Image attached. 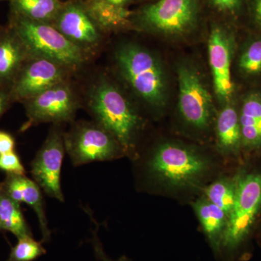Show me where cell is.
<instances>
[{
    "label": "cell",
    "mask_w": 261,
    "mask_h": 261,
    "mask_svg": "<svg viewBox=\"0 0 261 261\" xmlns=\"http://www.w3.org/2000/svg\"><path fill=\"white\" fill-rule=\"evenodd\" d=\"M207 169V161L201 154L175 143L159 146L146 163L150 177L178 188L193 185Z\"/></svg>",
    "instance_id": "cell-5"
},
{
    "label": "cell",
    "mask_w": 261,
    "mask_h": 261,
    "mask_svg": "<svg viewBox=\"0 0 261 261\" xmlns=\"http://www.w3.org/2000/svg\"><path fill=\"white\" fill-rule=\"evenodd\" d=\"M27 49L13 29L0 30V87L9 91L28 59Z\"/></svg>",
    "instance_id": "cell-16"
},
{
    "label": "cell",
    "mask_w": 261,
    "mask_h": 261,
    "mask_svg": "<svg viewBox=\"0 0 261 261\" xmlns=\"http://www.w3.org/2000/svg\"><path fill=\"white\" fill-rule=\"evenodd\" d=\"M84 8L101 32L119 30L133 23V12L106 0H89Z\"/></svg>",
    "instance_id": "cell-17"
},
{
    "label": "cell",
    "mask_w": 261,
    "mask_h": 261,
    "mask_svg": "<svg viewBox=\"0 0 261 261\" xmlns=\"http://www.w3.org/2000/svg\"><path fill=\"white\" fill-rule=\"evenodd\" d=\"M92 245H93L94 252H95L96 257L101 261H130L129 259L126 257H121L118 260H112L109 258L106 255V252L103 250L102 244L99 241V238L97 237V231H93V238H92Z\"/></svg>",
    "instance_id": "cell-28"
},
{
    "label": "cell",
    "mask_w": 261,
    "mask_h": 261,
    "mask_svg": "<svg viewBox=\"0 0 261 261\" xmlns=\"http://www.w3.org/2000/svg\"><path fill=\"white\" fill-rule=\"evenodd\" d=\"M65 152L64 133L61 124H53L47 139L31 163L34 181L49 197L62 202L65 201L61 185Z\"/></svg>",
    "instance_id": "cell-9"
},
{
    "label": "cell",
    "mask_w": 261,
    "mask_h": 261,
    "mask_svg": "<svg viewBox=\"0 0 261 261\" xmlns=\"http://www.w3.org/2000/svg\"><path fill=\"white\" fill-rule=\"evenodd\" d=\"M68 71L51 60L29 56L10 87L12 102H25L57 84L66 82Z\"/></svg>",
    "instance_id": "cell-12"
},
{
    "label": "cell",
    "mask_w": 261,
    "mask_h": 261,
    "mask_svg": "<svg viewBox=\"0 0 261 261\" xmlns=\"http://www.w3.org/2000/svg\"><path fill=\"white\" fill-rule=\"evenodd\" d=\"M261 211V173L239 174L236 200L228 215L220 252L233 253L246 243Z\"/></svg>",
    "instance_id": "cell-4"
},
{
    "label": "cell",
    "mask_w": 261,
    "mask_h": 261,
    "mask_svg": "<svg viewBox=\"0 0 261 261\" xmlns=\"http://www.w3.org/2000/svg\"><path fill=\"white\" fill-rule=\"evenodd\" d=\"M10 27L23 43L29 56L47 58L68 70L77 69L85 61L86 53L50 23L13 15Z\"/></svg>",
    "instance_id": "cell-3"
},
{
    "label": "cell",
    "mask_w": 261,
    "mask_h": 261,
    "mask_svg": "<svg viewBox=\"0 0 261 261\" xmlns=\"http://www.w3.org/2000/svg\"><path fill=\"white\" fill-rule=\"evenodd\" d=\"M88 106L94 121L115 137L123 152H133L141 118L121 91L102 79L91 90Z\"/></svg>",
    "instance_id": "cell-1"
},
{
    "label": "cell",
    "mask_w": 261,
    "mask_h": 261,
    "mask_svg": "<svg viewBox=\"0 0 261 261\" xmlns=\"http://www.w3.org/2000/svg\"><path fill=\"white\" fill-rule=\"evenodd\" d=\"M234 33L221 24H214L208 39L209 63L216 95L222 102H232L235 84L231 64L236 51Z\"/></svg>",
    "instance_id": "cell-11"
},
{
    "label": "cell",
    "mask_w": 261,
    "mask_h": 261,
    "mask_svg": "<svg viewBox=\"0 0 261 261\" xmlns=\"http://www.w3.org/2000/svg\"><path fill=\"white\" fill-rule=\"evenodd\" d=\"M200 0H158L134 15L141 28L167 37H181L200 23Z\"/></svg>",
    "instance_id": "cell-6"
},
{
    "label": "cell",
    "mask_w": 261,
    "mask_h": 261,
    "mask_svg": "<svg viewBox=\"0 0 261 261\" xmlns=\"http://www.w3.org/2000/svg\"><path fill=\"white\" fill-rule=\"evenodd\" d=\"M116 60L121 76L138 97L152 107H163L167 97L166 74L153 53L135 44L121 46Z\"/></svg>",
    "instance_id": "cell-2"
},
{
    "label": "cell",
    "mask_w": 261,
    "mask_h": 261,
    "mask_svg": "<svg viewBox=\"0 0 261 261\" xmlns=\"http://www.w3.org/2000/svg\"><path fill=\"white\" fill-rule=\"evenodd\" d=\"M1 185L15 202L27 204L35 212L39 220L43 243L50 240L51 231L48 226L47 214L40 187L25 175L7 173Z\"/></svg>",
    "instance_id": "cell-14"
},
{
    "label": "cell",
    "mask_w": 261,
    "mask_h": 261,
    "mask_svg": "<svg viewBox=\"0 0 261 261\" xmlns=\"http://www.w3.org/2000/svg\"><path fill=\"white\" fill-rule=\"evenodd\" d=\"M192 206L211 247L219 253L228 215L205 197L196 200Z\"/></svg>",
    "instance_id": "cell-20"
},
{
    "label": "cell",
    "mask_w": 261,
    "mask_h": 261,
    "mask_svg": "<svg viewBox=\"0 0 261 261\" xmlns=\"http://www.w3.org/2000/svg\"><path fill=\"white\" fill-rule=\"evenodd\" d=\"M63 5L59 0H11L10 8L13 15L51 23Z\"/></svg>",
    "instance_id": "cell-21"
},
{
    "label": "cell",
    "mask_w": 261,
    "mask_h": 261,
    "mask_svg": "<svg viewBox=\"0 0 261 261\" xmlns=\"http://www.w3.org/2000/svg\"><path fill=\"white\" fill-rule=\"evenodd\" d=\"M51 24L86 54L96 49L101 42L100 29L84 5H63Z\"/></svg>",
    "instance_id": "cell-13"
},
{
    "label": "cell",
    "mask_w": 261,
    "mask_h": 261,
    "mask_svg": "<svg viewBox=\"0 0 261 261\" xmlns=\"http://www.w3.org/2000/svg\"><path fill=\"white\" fill-rule=\"evenodd\" d=\"M12 101L10 99L9 91L0 87V118L8 109Z\"/></svg>",
    "instance_id": "cell-30"
},
{
    "label": "cell",
    "mask_w": 261,
    "mask_h": 261,
    "mask_svg": "<svg viewBox=\"0 0 261 261\" xmlns=\"http://www.w3.org/2000/svg\"><path fill=\"white\" fill-rule=\"evenodd\" d=\"M246 0H207L211 9L231 20H238L244 15Z\"/></svg>",
    "instance_id": "cell-25"
},
{
    "label": "cell",
    "mask_w": 261,
    "mask_h": 261,
    "mask_svg": "<svg viewBox=\"0 0 261 261\" xmlns=\"http://www.w3.org/2000/svg\"><path fill=\"white\" fill-rule=\"evenodd\" d=\"M244 15L251 31L261 33V0H246Z\"/></svg>",
    "instance_id": "cell-27"
},
{
    "label": "cell",
    "mask_w": 261,
    "mask_h": 261,
    "mask_svg": "<svg viewBox=\"0 0 261 261\" xmlns=\"http://www.w3.org/2000/svg\"><path fill=\"white\" fill-rule=\"evenodd\" d=\"M65 151L77 166L111 161L124 153L111 133L95 121H79L64 133Z\"/></svg>",
    "instance_id": "cell-7"
},
{
    "label": "cell",
    "mask_w": 261,
    "mask_h": 261,
    "mask_svg": "<svg viewBox=\"0 0 261 261\" xmlns=\"http://www.w3.org/2000/svg\"><path fill=\"white\" fill-rule=\"evenodd\" d=\"M218 145L221 152L236 154L243 149L239 108L233 101L226 103L219 113L216 123Z\"/></svg>",
    "instance_id": "cell-19"
},
{
    "label": "cell",
    "mask_w": 261,
    "mask_h": 261,
    "mask_svg": "<svg viewBox=\"0 0 261 261\" xmlns=\"http://www.w3.org/2000/svg\"><path fill=\"white\" fill-rule=\"evenodd\" d=\"M239 48L237 70L245 83L260 88L261 84V33L252 32Z\"/></svg>",
    "instance_id": "cell-18"
},
{
    "label": "cell",
    "mask_w": 261,
    "mask_h": 261,
    "mask_svg": "<svg viewBox=\"0 0 261 261\" xmlns=\"http://www.w3.org/2000/svg\"><path fill=\"white\" fill-rule=\"evenodd\" d=\"M46 252L42 243L34 240L33 236L23 237L18 238L16 245L12 247L6 261H34Z\"/></svg>",
    "instance_id": "cell-24"
},
{
    "label": "cell",
    "mask_w": 261,
    "mask_h": 261,
    "mask_svg": "<svg viewBox=\"0 0 261 261\" xmlns=\"http://www.w3.org/2000/svg\"><path fill=\"white\" fill-rule=\"evenodd\" d=\"M0 221L5 231H10L17 238L33 236L20 204L15 202L0 184Z\"/></svg>",
    "instance_id": "cell-22"
},
{
    "label": "cell",
    "mask_w": 261,
    "mask_h": 261,
    "mask_svg": "<svg viewBox=\"0 0 261 261\" xmlns=\"http://www.w3.org/2000/svg\"><path fill=\"white\" fill-rule=\"evenodd\" d=\"M2 231H5V230L3 227V225L1 224V221H0V232H2Z\"/></svg>",
    "instance_id": "cell-32"
},
{
    "label": "cell",
    "mask_w": 261,
    "mask_h": 261,
    "mask_svg": "<svg viewBox=\"0 0 261 261\" xmlns=\"http://www.w3.org/2000/svg\"><path fill=\"white\" fill-rule=\"evenodd\" d=\"M23 103L28 121L22 126V132L39 123L62 124L73 121L80 107L74 92L67 82L57 84Z\"/></svg>",
    "instance_id": "cell-8"
},
{
    "label": "cell",
    "mask_w": 261,
    "mask_h": 261,
    "mask_svg": "<svg viewBox=\"0 0 261 261\" xmlns=\"http://www.w3.org/2000/svg\"><path fill=\"white\" fill-rule=\"evenodd\" d=\"M15 140L8 132L0 130V154L15 150Z\"/></svg>",
    "instance_id": "cell-29"
},
{
    "label": "cell",
    "mask_w": 261,
    "mask_h": 261,
    "mask_svg": "<svg viewBox=\"0 0 261 261\" xmlns=\"http://www.w3.org/2000/svg\"><path fill=\"white\" fill-rule=\"evenodd\" d=\"M239 174L233 178L217 180L205 189V197L229 215L238 194Z\"/></svg>",
    "instance_id": "cell-23"
},
{
    "label": "cell",
    "mask_w": 261,
    "mask_h": 261,
    "mask_svg": "<svg viewBox=\"0 0 261 261\" xmlns=\"http://www.w3.org/2000/svg\"><path fill=\"white\" fill-rule=\"evenodd\" d=\"M178 108L182 118L190 126L204 129L210 124L212 97L202 77L192 65H180L177 70Z\"/></svg>",
    "instance_id": "cell-10"
},
{
    "label": "cell",
    "mask_w": 261,
    "mask_h": 261,
    "mask_svg": "<svg viewBox=\"0 0 261 261\" xmlns=\"http://www.w3.org/2000/svg\"><path fill=\"white\" fill-rule=\"evenodd\" d=\"M0 170L6 174L25 175V167L15 150L0 154Z\"/></svg>",
    "instance_id": "cell-26"
},
{
    "label": "cell",
    "mask_w": 261,
    "mask_h": 261,
    "mask_svg": "<svg viewBox=\"0 0 261 261\" xmlns=\"http://www.w3.org/2000/svg\"><path fill=\"white\" fill-rule=\"evenodd\" d=\"M239 106L243 149L261 151V88H251Z\"/></svg>",
    "instance_id": "cell-15"
},
{
    "label": "cell",
    "mask_w": 261,
    "mask_h": 261,
    "mask_svg": "<svg viewBox=\"0 0 261 261\" xmlns=\"http://www.w3.org/2000/svg\"><path fill=\"white\" fill-rule=\"evenodd\" d=\"M109 3H113V4L120 5V6L126 7L130 0H106Z\"/></svg>",
    "instance_id": "cell-31"
}]
</instances>
